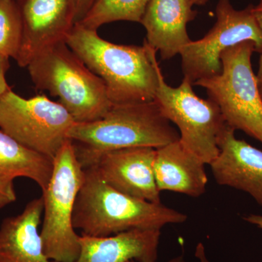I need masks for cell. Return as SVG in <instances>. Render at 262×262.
I'll return each instance as SVG.
<instances>
[{"mask_svg":"<svg viewBox=\"0 0 262 262\" xmlns=\"http://www.w3.org/2000/svg\"><path fill=\"white\" fill-rule=\"evenodd\" d=\"M65 42L102 80L113 104L154 101L159 64L156 50L146 41L142 46L115 44L75 24Z\"/></svg>","mask_w":262,"mask_h":262,"instance_id":"cell-1","label":"cell"},{"mask_svg":"<svg viewBox=\"0 0 262 262\" xmlns=\"http://www.w3.org/2000/svg\"><path fill=\"white\" fill-rule=\"evenodd\" d=\"M68 138L84 169L108 151L133 147L158 149L179 141L180 136L153 101L113 104L100 120L75 122Z\"/></svg>","mask_w":262,"mask_h":262,"instance_id":"cell-2","label":"cell"},{"mask_svg":"<svg viewBox=\"0 0 262 262\" xmlns=\"http://www.w3.org/2000/svg\"><path fill=\"white\" fill-rule=\"evenodd\" d=\"M84 171L73 214L74 227L84 235L106 237L132 229H161L187 220V215L162 203L119 192L104 182L92 167Z\"/></svg>","mask_w":262,"mask_h":262,"instance_id":"cell-3","label":"cell"},{"mask_svg":"<svg viewBox=\"0 0 262 262\" xmlns=\"http://www.w3.org/2000/svg\"><path fill=\"white\" fill-rule=\"evenodd\" d=\"M27 67L36 88L59 98L75 122L100 120L113 106L102 80L66 42L45 50Z\"/></svg>","mask_w":262,"mask_h":262,"instance_id":"cell-4","label":"cell"},{"mask_svg":"<svg viewBox=\"0 0 262 262\" xmlns=\"http://www.w3.org/2000/svg\"><path fill=\"white\" fill-rule=\"evenodd\" d=\"M254 52L256 46L252 41L227 48L221 55L220 75L193 84L206 90L208 98L216 103L227 125L262 143V100L251 63Z\"/></svg>","mask_w":262,"mask_h":262,"instance_id":"cell-5","label":"cell"},{"mask_svg":"<svg viewBox=\"0 0 262 262\" xmlns=\"http://www.w3.org/2000/svg\"><path fill=\"white\" fill-rule=\"evenodd\" d=\"M84 168L68 139L53 158V170L42 190L44 208L40 235L45 253L56 262H75L80 253V235L75 232L73 214L84 181Z\"/></svg>","mask_w":262,"mask_h":262,"instance_id":"cell-6","label":"cell"},{"mask_svg":"<svg viewBox=\"0 0 262 262\" xmlns=\"http://www.w3.org/2000/svg\"><path fill=\"white\" fill-rule=\"evenodd\" d=\"M154 101L164 117L179 130V142L184 148L210 163L218 156V136L226 125L220 108L210 98L203 99L184 79L177 88L166 83L160 67Z\"/></svg>","mask_w":262,"mask_h":262,"instance_id":"cell-7","label":"cell"},{"mask_svg":"<svg viewBox=\"0 0 262 262\" xmlns=\"http://www.w3.org/2000/svg\"><path fill=\"white\" fill-rule=\"evenodd\" d=\"M75 121L44 95L25 98L11 89L0 97V128L22 145L53 159Z\"/></svg>","mask_w":262,"mask_h":262,"instance_id":"cell-8","label":"cell"},{"mask_svg":"<svg viewBox=\"0 0 262 262\" xmlns=\"http://www.w3.org/2000/svg\"><path fill=\"white\" fill-rule=\"evenodd\" d=\"M253 5L234 9L229 0H220L215 8L216 22L204 37L191 41L181 51L184 79L192 84L202 79L220 75L221 55L227 48L252 41L262 53V31L253 13Z\"/></svg>","mask_w":262,"mask_h":262,"instance_id":"cell-9","label":"cell"},{"mask_svg":"<svg viewBox=\"0 0 262 262\" xmlns=\"http://www.w3.org/2000/svg\"><path fill=\"white\" fill-rule=\"evenodd\" d=\"M23 35L17 63L27 67L47 48L65 42L75 25V0H18Z\"/></svg>","mask_w":262,"mask_h":262,"instance_id":"cell-10","label":"cell"},{"mask_svg":"<svg viewBox=\"0 0 262 262\" xmlns=\"http://www.w3.org/2000/svg\"><path fill=\"white\" fill-rule=\"evenodd\" d=\"M155 155L156 149L151 147L115 150L101 155L91 167L119 192L159 203L160 192L154 171Z\"/></svg>","mask_w":262,"mask_h":262,"instance_id":"cell-11","label":"cell"},{"mask_svg":"<svg viewBox=\"0 0 262 262\" xmlns=\"http://www.w3.org/2000/svg\"><path fill=\"white\" fill-rule=\"evenodd\" d=\"M234 131L227 124L221 131L212 173L219 184L248 193L262 207V151L237 139Z\"/></svg>","mask_w":262,"mask_h":262,"instance_id":"cell-12","label":"cell"},{"mask_svg":"<svg viewBox=\"0 0 262 262\" xmlns=\"http://www.w3.org/2000/svg\"><path fill=\"white\" fill-rule=\"evenodd\" d=\"M191 0H150L141 24L146 31V42L164 60L180 54L191 42L187 24L196 15Z\"/></svg>","mask_w":262,"mask_h":262,"instance_id":"cell-13","label":"cell"},{"mask_svg":"<svg viewBox=\"0 0 262 262\" xmlns=\"http://www.w3.org/2000/svg\"><path fill=\"white\" fill-rule=\"evenodd\" d=\"M160 229H132L106 236L81 234L75 262H157Z\"/></svg>","mask_w":262,"mask_h":262,"instance_id":"cell-14","label":"cell"},{"mask_svg":"<svg viewBox=\"0 0 262 262\" xmlns=\"http://www.w3.org/2000/svg\"><path fill=\"white\" fill-rule=\"evenodd\" d=\"M42 196L27 203L23 212L0 226V262H56L45 253L38 231L43 215Z\"/></svg>","mask_w":262,"mask_h":262,"instance_id":"cell-15","label":"cell"},{"mask_svg":"<svg viewBox=\"0 0 262 262\" xmlns=\"http://www.w3.org/2000/svg\"><path fill=\"white\" fill-rule=\"evenodd\" d=\"M205 165L179 141L156 149L154 171L158 189L199 198L208 183Z\"/></svg>","mask_w":262,"mask_h":262,"instance_id":"cell-16","label":"cell"},{"mask_svg":"<svg viewBox=\"0 0 262 262\" xmlns=\"http://www.w3.org/2000/svg\"><path fill=\"white\" fill-rule=\"evenodd\" d=\"M53 170V159L26 147L0 130V179L12 181L18 177L32 179L43 189Z\"/></svg>","mask_w":262,"mask_h":262,"instance_id":"cell-17","label":"cell"},{"mask_svg":"<svg viewBox=\"0 0 262 262\" xmlns=\"http://www.w3.org/2000/svg\"><path fill=\"white\" fill-rule=\"evenodd\" d=\"M150 0H94L84 18L77 24L94 30L119 20L141 23Z\"/></svg>","mask_w":262,"mask_h":262,"instance_id":"cell-18","label":"cell"},{"mask_svg":"<svg viewBox=\"0 0 262 262\" xmlns=\"http://www.w3.org/2000/svg\"><path fill=\"white\" fill-rule=\"evenodd\" d=\"M23 35L18 0H0V54L16 59Z\"/></svg>","mask_w":262,"mask_h":262,"instance_id":"cell-19","label":"cell"},{"mask_svg":"<svg viewBox=\"0 0 262 262\" xmlns=\"http://www.w3.org/2000/svg\"><path fill=\"white\" fill-rule=\"evenodd\" d=\"M16 199L13 182L0 179V210L11 204Z\"/></svg>","mask_w":262,"mask_h":262,"instance_id":"cell-20","label":"cell"},{"mask_svg":"<svg viewBox=\"0 0 262 262\" xmlns=\"http://www.w3.org/2000/svg\"><path fill=\"white\" fill-rule=\"evenodd\" d=\"M9 58L0 54V97L5 94L7 91L11 89L10 86L8 85L6 77H5L7 71L9 69Z\"/></svg>","mask_w":262,"mask_h":262,"instance_id":"cell-21","label":"cell"},{"mask_svg":"<svg viewBox=\"0 0 262 262\" xmlns=\"http://www.w3.org/2000/svg\"><path fill=\"white\" fill-rule=\"evenodd\" d=\"M75 24L80 22L88 13L94 0H75Z\"/></svg>","mask_w":262,"mask_h":262,"instance_id":"cell-22","label":"cell"},{"mask_svg":"<svg viewBox=\"0 0 262 262\" xmlns=\"http://www.w3.org/2000/svg\"><path fill=\"white\" fill-rule=\"evenodd\" d=\"M253 13L258 27L262 31V0H260L259 3L256 6H253ZM256 77H257L258 82L262 81V53H261V57H260L259 66H258V74Z\"/></svg>","mask_w":262,"mask_h":262,"instance_id":"cell-23","label":"cell"},{"mask_svg":"<svg viewBox=\"0 0 262 262\" xmlns=\"http://www.w3.org/2000/svg\"><path fill=\"white\" fill-rule=\"evenodd\" d=\"M195 256L200 262H210L207 258L206 249L203 244L200 243L196 246L195 250Z\"/></svg>","mask_w":262,"mask_h":262,"instance_id":"cell-24","label":"cell"},{"mask_svg":"<svg viewBox=\"0 0 262 262\" xmlns=\"http://www.w3.org/2000/svg\"><path fill=\"white\" fill-rule=\"evenodd\" d=\"M244 220L252 225H256L262 229V215L256 214L248 215Z\"/></svg>","mask_w":262,"mask_h":262,"instance_id":"cell-25","label":"cell"},{"mask_svg":"<svg viewBox=\"0 0 262 262\" xmlns=\"http://www.w3.org/2000/svg\"><path fill=\"white\" fill-rule=\"evenodd\" d=\"M127 262H137L136 261H128ZM168 262H186L185 260H184V256H179L177 257L172 258L170 261Z\"/></svg>","mask_w":262,"mask_h":262,"instance_id":"cell-26","label":"cell"},{"mask_svg":"<svg viewBox=\"0 0 262 262\" xmlns=\"http://www.w3.org/2000/svg\"><path fill=\"white\" fill-rule=\"evenodd\" d=\"M193 5H203L206 4L208 0H191Z\"/></svg>","mask_w":262,"mask_h":262,"instance_id":"cell-27","label":"cell"},{"mask_svg":"<svg viewBox=\"0 0 262 262\" xmlns=\"http://www.w3.org/2000/svg\"><path fill=\"white\" fill-rule=\"evenodd\" d=\"M258 90H259L260 96L262 100V81L258 82Z\"/></svg>","mask_w":262,"mask_h":262,"instance_id":"cell-28","label":"cell"}]
</instances>
